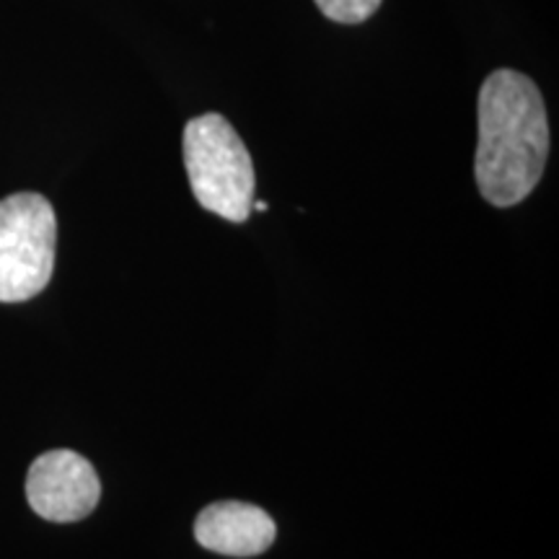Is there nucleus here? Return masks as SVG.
Listing matches in <instances>:
<instances>
[{
  "label": "nucleus",
  "mask_w": 559,
  "mask_h": 559,
  "mask_svg": "<svg viewBox=\"0 0 559 559\" xmlns=\"http://www.w3.org/2000/svg\"><path fill=\"white\" fill-rule=\"evenodd\" d=\"M549 158V120L542 91L519 70H495L479 88V194L513 207L539 185Z\"/></svg>",
  "instance_id": "obj_1"
},
{
  "label": "nucleus",
  "mask_w": 559,
  "mask_h": 559,
  "mask_svg": "<svg viewBox=\"0 0 559 559\" xmlns=\"http://www.w3.org/2000/svg\"><path fill=\"white\" fill-rule=\"evenodd\" d=\"M185 166L192 194L207 213L230 223H243L254 202V164L223 115L194 117L185 128Z\"/></svg>",
  "instance_id": "obj_2"
},
{
  "label": "nucleus",
  "mask_w": 559,
  "mask_h": 559,
  "mask_svg": "<svg viewBox=\"0 0 559 559\" xmlns=\"http://www.w3.org/2000/svg\"><path fill=\"white\" fill-rule=\"evenodd\" d=\"M58 218L50 200L19 192L0 200V304L39 296L55 270Z\"/></svg>",
  "instance_id": "obj_3"
},
{
  "label": "nucleus",
  "mask_w": 559,
  "mask_h": 559,
  "mask_svg": "<svg viewBox=\"0 0 559 559\" xmlns=\"http://www.w3.org/2000/svg\"><path fill=\"white\" fill-rule=\"evenodd\" d=\"M102 481L81 453L58 449L32 461L26 474V500L39 519L75 523L99 506Z\"/></svg>",
  "instance_id": "obj_4"
},
{
  "label": "nucleus",
  "mask_w": 559,
  "mask_h": 559,
  "mask_svg": "<svg viewBox=\"0 0 559 559\" xmlns=\"http://www.w3.org/2000/svg\"><path fill=\"white\" fill-rule=\"evenodd\" d=\"M277 526L267 510L239 500L207 506L194 521L200 547L226 557H257L275 544Z\"/></svg>",
  "instance_id": "obj_5"
},
{
  "label": "nucleus",
  "mask_w": 559,
  "mask_h": 559,
  "mask_svg": "<svg viewBox=\"0 0 559 559\" xmlns=\"http://www.w3.org/2000/svg\"><path fill=\"white\" fill-rule=\"evenodd\" d=\"M317 9L337 24H362L379 11L381 0H313Z\"/></svg>",
  "instance_id": "obj_6"
}]
</instances>
